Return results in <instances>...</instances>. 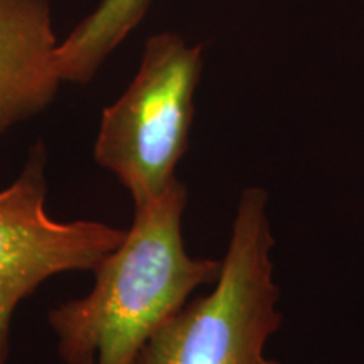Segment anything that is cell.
<instances>
[{"instance_id": "3957f363", "label": "cell", "mask_w": 364, "mask_h": 364, "mask_svg": "<svg viewBox=\"0 0 364 364\" xmlns=\"http://www.w3.org/2000/svg\"><path fill=\"white\" fill-rule=\"evenodd\" d=\"M203 46L176 33L147 39L125 93L105 108L95 161L129 191L134 208L166 193L189 145Z\"/></svg>"}, {"instance_id": "6da1fadb", "label": "cell", "mask_w": 364, "mask_h": 364, "mask_svg": "<svg viewBox=\"0 0 364 364\" xmlns=\"http://www.w3.org/2000/svg\"><path fill=\"white\" fill-rule=\"evenodd\" d=\"M186 204L188 189L176 181L159 198L134 208L124 241L93 270L91 292L49 312L63 363L130 364L196 289L215 285L223 260L186 252Z\"/></svg>"}, {"instance_id": "7a4b0ae2", "label": "cell", "mask_w": 364, "mask_h": 364, "mask_svg": "<svg viewBox=\"0 0 364 364\" xmlns=\"http://www.w3.org/2000/svg\"><path fill=\"white\" fill-rule=\"evenodd\" d=\"M273 247L268 193L252 186L240 196L215 289L186 304L130 364H284L267 356L284 321Z\"/></svg>"}, {"instance_id": "8992f818", "label": "cell", "mask_w": 364, "mask_h": 364, "mask_svg": "<svg viewBox=\"0 0 364 364\" xmlns=\"http://www.w3.org/2000/svg\"><path fill=\"white\" fill-rule=\"evenodd\" d=\"M152 0H102L58 46V71L63 81L86 85L107 58L140 24Z\"/></svg>"}, {"instance_id": "277c9868", "label": "cell", "mask_w": 364, "mask_h": 364, "mask_svg": "<svg viewBox=\"0 0 364 364\" xmlns=\"http://www.w3.org/2000/svg\"><path fill=\"white\" fill-rule=\"evenodd\" d=\"M46 164L44 144L36 142L19 177L0 191V364H7L22 300L51 277L93 272L127 235L100 221L53 220L46 213Z\"/></svg>"}, {"instance_id": "5b68a950", "label": "cell", "mask_w": 364, "mask_h": 364, "mask_svg": "<svg viewBox=\"0 0 364 364\" xmlns=\"http://www.w3.org/2000/svg\"><path fill=\"white\" fill-rule=\"evenodd\" d=\"M58 46L49 0H0V136L56 97Z\"/></svg>"}]
</instances>
